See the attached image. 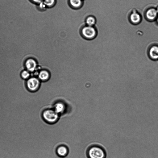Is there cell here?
Masks as SVG:
<instances>
[{
  "mask_svg": "<svg viewBox=\"0 0 158 158\" xmlns=\"http://www.w3.org/2000/svg\"><path fill=\"white\" fill-rule=\"evenodd\" d=\"M86 156L87 158H106V151L102 145L98 143L90 144L87 148Z\"/></svg>",
  "mask_w": 158,
  "mask_h": 158,
  "instance_id": "6da1fadb",
  "label": "cell"
},
{
  "mask_svg": "<svg viewBox=\"0 0 158 158\" xmlns=\"http://www.w3.org/2000/svg\"><path fill=\"white\" fill-rule=\"evenodd\" d=\"M41 116L43 120L49 124H53L57 123L60 116L52 108H47L42 111Z\"/></svg>",
  "mask_w": 158,
  "mask_h": 158,
  "instance_id": "7a4b0ae2",
  "label": "cell"
},
{
  "mask_svg": "<svg viewBox=\"0 0 158 158\" xmlns=\"http://www.w3.org/2000/svg\"><path fill=\"white\" fill-rule=\"evenodd\" d=\"M52 108L60 116L70 113V108L69 104L62 100H56L53 104Z\"/></svg>",
  "mask_w": 158,
  "mask_h": 158,
  "instance_id": "3957f363",
  "label": "cell"
},
{
  "mask_svg": "<svg viewBox=\"0 0 158 158\" xmlns=\"http://www.w3.org/2000/svg\"><path fill=\"white\" fill-rule=\"evenodd\" d=\"M26 84L28 89L31 91L34 92L38 89L40 82L37 78L32 77L27 79Z\"/></svg>",
  "mask_w": 158,
  "mask_h": 158,
  "instance_id": "277c9868",
  "label": "cell"
},
{
  "mask_svg": "<svg viewBox=\"0 0 158 158\" xmlns=\"http://www.w3.org/2000/svg\"><path fill=\"white\" fill-rule=\"evenodd\" d=\"M69 152V150L68 147L64 144L59 145L56 150V155L60 158H65L68 155Z\"/></svg>",
  "mask_w": 158,
  "mask_h": 158,
  "instance_id": "5b68a950",
  "label": "cell"
},
{
  "mask_svg": "<svg viewBox=\"0 0 158 158\" xmlns=\"http://www.w3.org/2000/svg\"><path fill=\"white\" fill-rule=\"evenodd\" d=\"M82 35L85 38L92 39L94 38L96 34V31L92 26H87L83 27L82 29Z\"/></svg>",
  "mask_w": 158,
  "mask_h": 158,
  "instance_id": "8992f818",
  "label": "cell"
},
{
  "mask_svg": "<svg viewBox=\"0 0 158 158\" xmlns=\"http://www.w3.org/2000/svg\"><path fill=\"white\" fill-rule=\"evenodd\" d=\"M25 65L27 70L29 72H33L36 69L37 64L35 60L32 58H29L26 61Z\"/></svg>",
  "mask_w": 158,
  "mask_h": 158,
  "instance_id": "52a82bcc",
  "label": "cell"
},
{
  "mask_svg": "<svg viewBox=\"0 0 158 158\" xmlns=\"http://www.w3.org/2000/svg\"><path fill=\"white\" fill-rule=\"evenodd\" d=\"M149 54L150 57L153 60L158 59V46H153L149 49Z\"/></svg>",
  "mask_w": 158,
  "mask_h": 158,
  "instance_id": "ba28073f",
  "label": "cell"
},
{
  "mask_svg": "<svg viewBox=\"0 0 158 158\" xmlns=\"http://www.w3.org/2000/svg\"><path fill=\"white\" fill-rule=\"evenodd\" d=\"M157 12L156 10L154 8H151L148 10L146 13L147 18L150 20H153L156 17Z\"/></svg>",
  "mask_w": 158,
  "mask_h": 158,
  "instance_id": "9c48e42d",
  "label": "cell"
},
{
  "mask_svg": "<svg viewBox=\"0 0 158 158\" xmlns=\"http://www.w3.org/2000/svg\"><path fill=\"white\" fill-rule=\"evenodd\" d=\"M49 73L46 70H43L41 71L38 74L39 78L41 80H45L49 77Z\"/></svg>",
  "mask_w": 158,
  "mask_h": 158,
  "instance_id": "30bf717a",
  "label": "cell"
},
{
  "mask_svg": "<svg viewBox=\"0 0 158 158\" xmlns=\"http://www.w3.org/2000/svg\"><path fill=\"white\" fill-rule=\"evenodd\" d=\"M140 16L139 14L137 13L133 12L130 16V19L131 21L134 23H137L140 20Z\"/></svg>",
  "mask_w": 158,
  "mask_h": 158,
  "instance_id": "8fae6325",
  "label": "cell"
},
{
  "mask_svg": "<svg viewBox=\"0 0 158 158\" xmlns=\"http://www.w3.org/2000/svg\"><path fill=\"white\" fill-rule=\"evenodd\" d=\"M70 5L73 8H79L82 4V0H69Z\"/></svg>",
  "mask_w": 158,
  "mask_h": 158,
  "instance_id": "7c38bea8",
  "label": "cell"
},
{
  "mask_svg": "<svg viewBox=\"0 0 158 158\" xmlns=\"http://www.w3.org/2000/svg\"><path fill=\"white\" fill-rule=\"evenodd\" d=\"M85 21L87 26H92L95 24L96 20L94 17L90 16L87 18Z\"/></svg>",
  "mask_w": 158,
  "mask_h": 158,
  "instance_id": "4fadbf2b",
  "label": "cell"
},
{
  "mask_svg": "<svg viewBox=\"0 0 158 158\" xmlns=\"http://www.w3.org/2000/svg\"><path fill=\"white\" fill-rule=\"evenodd\" d=\"M22 77L24 79L27 80L30 77L31 74L29 71L26 69L23 70L21 73Z\"/></svg>",
  "mask_w": 158,
  "mask_h": 158,
  "instance_id": "5bb4252c",
  "label": "cell"
},
{
  "mask_svg": "<svg viewBox=\"0 0 158 158\" xmlns=\"http://www.w3.org/2000/svg\"><path fill=\"white\" fill-rule=\"evenodd\" d=\"M43 2L47 7H50L55 4V0H43Z\"/></svg>",
  "mask_w": 158,
  "mask_h": 158,
  "instance_id": "9a60e30c",
  "label": "cell"
},
{
  "mask_svg": "<svg viewBox=\"0 0 158 158\" xmlns=\"http://www.w3.org/2000/svg\"><path fill=\"white\" fill-rule=\"evenodd\" d=\"M46 7V6L44 3L43 1L39 4V7L42 10L45 9Z\"/></svg>",
  "mask_w": 158,
  "mask_h": 158,
  "instance_id": "2e32d148",
  "label": "cell"
},
{
  "mask_svg": "<svg viewBox=\"0 0 158 158\" xmlns=\"http://www.w3.org/2000/svg\"><path fill=\"white\" fill-rule=\"evenodd\" d=\"M31 1H32L33 2L39 4L41 2H43V0H31Z\"/></svg>",
  "mask_w": 158,
  "mask_h": 158,
  "instance_id": "e0dca14e",
  "label": "cell"
},
{
  "mask_svg": "<svg viewBox=\"0 0 158 158\" xmlns=\"http://www.w3.org/2000/svg\"><path fill=\"white\" fill-rule=\"evenodd\" d=\"M156 10L157 13H158V7L157 8V9H156Z\"/></svg>",
  "mask_w": 158,
  "mask_h": 158,
  "instance_id": "ac0fdd59",
  "label": "cell"
},
{
  "mask_svg": "<svg viewBox=\"0 0 158 158\" xmlns=\"http://www.w3.org/2000/svg\"><path fill=\"white\" fill-rule=\"evenodd\" d=\"M157 22H158V17L157 18Z\"/></svg>",
  "mask_w": 158,
  "mask_h": 158,
  "instance_id": "d6986e66",
  "label": "cell"
}]
</instances>
